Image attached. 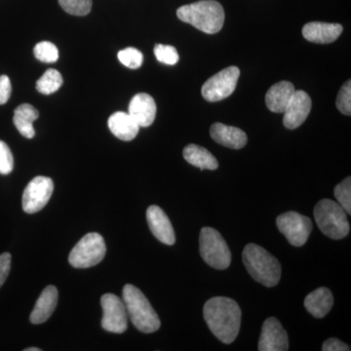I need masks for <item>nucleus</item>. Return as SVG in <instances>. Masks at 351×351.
Wrapping results in <instances>:
<instances>
[{"mask_svg": "<svg viewBox=\"0 0 351 351\" xmlns=\"http://www.w3.org/2000/svg\"><path fill=\"white\" fill-rule=\"evenodd\" d=\"M203 315L215 336L226 345L239 336L241 309L237 302L226 297H215L205 304Z\"/></svg>", "mask_w": 351, "mask_h": 351, "instance_id": "f257e3e1", "label": "nucleus"}, {"mask_svg": "<svg viewBox=\"0 0 351 351\" xmlns=\"http://www.w3.org/2000/svg\"><path fill=\"white\" fill-rule=\"evenodd\" d=\"M177 16L182 22L188 23L208 34L221 31L225 23L223 6L215 0H202L180 7Z\"/></svg>", "mask_w": 351, "mask_h": 351, "instance_id": "f03ea898", "label": "nucleus"}, {"mask_svg": "<svg viewBox=\"0 0 351 351\" xmlns=\"http://www.w3.org/2000/svg\"><path fill=\"white\" fill-rule=\"evenodd\" d=\"M243 263L250 276L265 287H274L281 278V265L269 252L257 244H248L243 250Z\"/></svg>", "mask_w": 351, "mask_h": 351, "instance_id": "7ed1b4c3", "label": "nucleus"}, {"mask_svg": "<svg viewBox=\"0 0 351 351\" xmlns=\"http://www.w3.org/2000/svg\"><path fill=\"white\" fill-rule=\"evenodd\" d=\"M122 295L127 315L138 331L151 334L160 328L161 322L158 315L140 289L132 284H127L124 286Z\"/></svg>", "mask_w": 351, "mask_h": 351, "instance_id": "20e7f679", "label": "nucleus"}, {"mask_svg": "<svg viewBox=\"0 0 351 351\" xmlns=\"http://www.w3.org/2000/svg\"><path fill=\"white\" fill-rule=\"evenodd\" d=\"M314 218L321 232L330 239H343L350 233L348 213L336 201L320 200L314 208Z\"/></svg>", "mask_w": 351, "mask_h": 351, "instance_id": "39448f33", "label": "nucleus"}, {"mask_svg": "<svg viewBox=\"0 0 351 351\" xmlns=\"http://www.w3.org/2000/svg\"><path fill=\"white\" fill-rule=\"evenodd\" d=\"M199 251L201 257L210 267L226 269L232 263V253L218 230L203 228L200 232Z\"/></svg>", "mask_w": 351, "mask_h": 351, "instance_id": "423d86ee", "label": "nucleus"}, {"mask_svg": "<svg viewBox=\"0 0 351 351\" xmlns=\"http://www.w3.org/2000/svg\"><path fill=\"white\" fill-rule=\"evenodd\" d=\"M107 253L105 240L99 233L83 237L69 254V262L75 269H88L98 265Z\"/></svg>", "mask_w": 351, "mask_h": 351, "instance_id": "0eeeda50", "label": "nucleus"}, {"mask_svg": "<svg viewBox=\"0 0 351 351\" xmlns=\"http://www.w3.org/2000/svg\"><path fill=\"white\" fill-rule=\"evenodd\" d=\"M240 75L237 66H228L210 77L201 89L203 98L210 103H216L228 98L234 92Z\"/></svg>", "mask_w": 351, "mask_h": 351, "instance_id": "6e6552de", "label": "nucleus"}, {"mask_svg": "<svg viewBox=\"0 0 351 351\" xmlns=\"http://www.w3.org/2000/svg\"><path fill=\"white\" fill-rule=\"evenodd\" d=\"M276 226L289 243L295 247H301L306 243L313 228L311 219L297 212L280 215L276 219Z\"/></svg>", "mask_w": 351, "mask_h": 351, "instance_id": "1a4fd4ad", "label": "nucleus"}, {"mask_svg": "<svg viewBox=\"0 0 351 351\" xmlns=\"http://www.w3.org/2000/svg\"><path fill=\"white\" fill-rule=\"evenodd\" d=\"M53 191L54 182L50 178L38 176L32 180L23 195V209L25 213L34 214L43 210L49 202Z\"/></svg>", "mask_w": 351, "mask_h": 351, "instance_id": "9d476101", "label": "nucleus"}, {"mask_svg": "<svg viewBox=\"0 0 351 351\" xmlns=\"http://www.w3.org/2000/svg\"><path fill=\"white\" fill-rule=\"evenodd\" d=\"M103 307V319L101 327L106 331L122 334L127 330V311L123 300H120L117 295L106 294L101 299Z\"/></svg>", "mask_w": 351, "mask_h": 351, "instance_id": "9b49d317", "label": "nucleus"}, {"mask_svg": "<svg viewBox=\"0 0 351 351\" xmlns=\"http://www.w3.org/2000/svg\"><path fill=\"white\" fill-rule=\"evenodd\" d=\"M258 350L260 351H287L289 350L287 332L284 330L280 321L277 318H267L263 323Z\"/></svg>", "mask_w": 351, "mask_h": 351, "instance_id": "f8f14e48", "label": "nucleus"}, {"mask_svg": "<svg viewBox=\"0 0 351 351\" xmlns=\"http://www.w3.org/2000/svg\"><path fill=\"white\" fill-rule=\"evenodd\" d=\"M311 99L306 92L295 90L290 103L284 112V126L290 130L297 129L302 125L311 110Z\"/></svg>", "mask_w": 351, "mask_h": 351, "instance_id": "ddd939ff", "label": "nucleus"}, {"mask_svg": "<svg viewBox=\"0 0 351 351\" xmlns=\"http://www.w3.org/2000/svg\"><path fill=\"white\" fill-rule=\"evenodd\" d=\"M147 223L151 232L159 241L166 245H173L176 242L174 228L169 218L160 207L152 205L147 211Z\"/></svg>", "mask_w": 351, "mask_h": 351, "instance_id": "4468645a", "label": "nucleus"}, {"mask_svg": "<svg viewBox=\"0 0 351 351\" xmlns=\"http://www.w3.org/2000/svg\"><path fill=\"white\" fill-rule=\"evenodd\" d=\"M156 104L149 94L135 95L129 104V114L140 127L151 126L156 117Z\"/></svg>", "mask_w": 351, "mask_h": 351, "instance_id": "2eb2a0df", "label": "nucleus"}, {"mask_svg": "<svg viewBox=\"0 0 351 351\" xmlns=\"http://www.w3.org/2000/svg\"><path fill=\"white\" fill-rule=\"evenodd\" d=\"M343 29V25L339 24L311 22L302 27V36L311 43L328 44L336 41Z\"/></svg>", "mask_w": 351, "mask_h": 351, "instance_id": "dca6fc26", "label": "nucleus"}, {"mask_svg": "<svg viewBox=\"0 0 351 351\" xmlns=\"http://www.w3.org/2000/svg\"><path fill=\"white\" fill-rule=\"evenodd\" d=\"M210 135L215 142L232 149H242L247 144V135L244 131L223 123L213 124L210 129Z\"/></svg>", "mask_w": 351, "mask_h": 351, "instance_id": "f3484780", "label": "nucleus"}, {"mask_svg": "<svg viewBox=\"0 0 351 351\" xmlns=\"http://www.w3.org/2000/svg\"><path fill=\"white\" fill-rule=\"evenodd\" d=\"M58 302V290L55 286H47L39 295L34 311L29 316L32 324H43L46 322L56 308Z\"/></svg>", "mask_w": 351, "mask_h": 351, "instance_id": "a211bd4d", "label": "nucleus"}, {"mask_svg": "<svg viewBox=\"0 0 351 351\" xmlns=\"http://www.w3.org/2000/svg\"><path fill=\"white\" fill-rule=\"evenodd\" d=\"M295 91L294 85L285 80L272 85L265 96L267 108L272 112L283 113Z\"/></svg>", "mask_w": 351, "mask_h": 351, "instance_id": "6ab92c4d", "label": "nucleus"}, {"mask_svg": "<svg viewBox=\"0 0 351 351\" xmlns=\"http://www.w3.org/2000/svg\"><path fill=\"white\" fill-rule=\"evenodd\" d=\"M108 124L113 135L125 142H129L137 137L140 130V126L128 112L113 113L108 119Z\"/></svg>", "mask_w": 351, "mask_h": 351, "instance_id": "aec40b11", "label": "nucleus"}, {"mask_svg": "<svg viewBox=\"0 0 351 351\" xmlns=\"http://www.w3.org/2000/svg\"><path fill=\"white\" fill-rule=\"evenodd\" d=\"M334 297L328 288L320 287L307 295L304 299L306 311L315 318H323L331 311Z\"/></svg>", "mask_w": 351, "mask_h": 351, "instance_id": "412c9836", "label": "nucleus"}, {"mask_svg": "<svg viewBox=\"0 0 351 351\" xmlns=\"http://www.w3.org/2000/svg\"><path fill=\"white\" fill-rule=\"evenodd\" d=\"M38 117V110L34 106L23 104L14 112L13 122L21 135L27 138H32L36 135L34 122Z\"/></svg>", "mask_w": 351, "mask_h": 351, "instance_id": "4be33fe9", "label": "nucleus"}, {"mask_svg": "<svg viewBox=\"0 0 351 351\" xmlns=\"http://www.w3.org/2000/svg\"><path fill=\"white\" fill-rule=\"evenodd\" d=\"M182 156L189 164L201 170L218 169L219 163L216 157L200 145L195 144L186 145L182 152Z\"/></svg>", "mask_w": 351, "mask_h": 351, "instance_id": "5701e85b", "label": "nucleus"}, {"mask_svg": "<svg viewBox=\"0 0 351 351\" xmlns=\"http://www.w3.org/2000/svg\"><path fill=\"white\" fill-rule=\"evenodd\" d=\"M63 76L54 69H49L36 82V90L43 95H51L57 92L63 85Z\"/></svg>", "mask_w": 351, "mask_h": 351, "instance_id": "b1692460", "label": "nucleus"}, {"mask_svg": "<svg viewBox=\"0 0 351 351\" xmlns=\"http://www.w3.org/2000/svg\"><path fill=\"white\" fill-rule=\"evenodd\" d=\"M34 53L36 59L43 63H56L59 60V50L57 46L49 41H41L36 44Z\"/></svg>", "mask_w": 351, "mask_h": 351, "instance_id": "393cba45", "label": "nucleus"}, {"mask_svg": "<svg viewBox=\"0 0 351 351\" xmlns=\"http://www.w3.org/2000/svg\"><path fill=\"white\" fill-rule=\"evenodd\" d=\"M66 13L73 16H86L92 8V0H59Z\"/></svg>", "mask_w": 351, "mask_h": 351, "instance_id": "a878e982", "label": "nucleus"}, {"mask_svg": "<svg viewBox=\"0 0 351 351\" xmlns=\"http://www.w3.org/2000/svg\"><path fill=\"white\" fill-rule=\"evenodd\" d=\"M335 197L338 200V203L346 213L351 214V179L350 177L346 178L341 184L335 188Z\"/></svg>", "mask_w": 351, "mask_h": 351, "instance_id": "bb28decb", "label": "nucleus"}, {"mask_svg": "<svg viewBox=\"0 0 351 351\" xmlns=\"http://www.w3.org/2000/svg\"><path fill=\"white\" fill-rule=\"evenodd\" d=\"M119 60L120 63L124 64L127 68L136 69L140 68L144 62V56L140 50L136 48H125L119 51Z\"/></svg>", "mask_w": 351, "mask_h": 351, "instance_id": "cd10ccee", "label": "nucleus"}, {"mask_svg": "<svg viewBox=\"0 0 351 351\" xmlns=\"http://www.w3.org/2000/svg\"><path fill=\"white\" fill-rule=\"evenodd\" d=\"M154 55L160 63L169 64V66L177 64L180 59L175 47L171 45H163V44H156L154 46Z\"/></svg>", "mask_w": 351, "mask_h": 351, "instance_id": "c85d7f7f", "label": "nucleus"}, {"mask_svg": "<svg viewBox=\"0 0 351 351\" xmlns=\"http://www.w3.org/2000/svg\"><path fill=\"white\" fill-rule=\"evenodd\" d=\"M337 108L345 115L351 114V82L348 80L341 88L337 98Z\"/></svg>", "mask_w": 351, "mask_h": 351, "instance_id": "c756f323", "label": "nucleus"}, {"mask_svg": "<svg viewBox=\"0 0 351 351\" xmlns=\"http://www.w3.org/2000/svg\"><path fill=\"white\" fill-rule=\"evenodd\" d=\"M14 159L12 152L5 143L0 141V174L8 175L12 172Z\"/></svg>", "mask_w": 351, "mask_h": 351, "instance_id": "7c9ffc66", "label": "nucleus"}, {"mask_svg": "<svg viewBox=\"0 0 351 351\" xmlns=\"http://www.w3.org/2000/svg\"><path fill=\"white\" fill-rule=\"evenodd\" d=\"M12 86L8 76H0V105H4L10 99Z\"/></svg>", "mask_w": 351, "mask_h": 351, "instance_id": "2f4dec72", "label": "nucleus"}, {"mask_svg": "<svg viewBox=\"0 0 351 351\" xmlns=\"http://www.w3.org/2000/svg\"><path fill=\"white\" fill-rule=\"evenodd\" d=\"M11 269V255L4 253L0 255V288L5 282Z\"/></svg>", "mask_w": 351, "mask_h": 351, "instance_id": "473e14b6", "label": "nucleus"}, {"mask_svg": "<svg viewBox=\"0 0 351 351\" xmlns=\"http://www.w3.org/2000/svg\"><path fill=\"white\" fill-rule=\"evenodd\" d=\"M323 351H350V348L338 339H328L322 346Z\"/></svg>", "mask_w": 351, "mask_h": 351, "instance_id": "72a5a7b5", "label": "nucleus"}, {"mask_svg": "<svg viewBox=\"0 0 351 351\" xmlns=\"http://www.w3.org/2000/svg\"><path fill=\"white\" fill-rule=\"evenodd\" d=\"M40 348H27V350H25V351H40Z\"/></svg>", "mask_w": 351, "mask_h": 351, "instance_id": "f704fd0d", "label": "nucleus"}]
</instances>
